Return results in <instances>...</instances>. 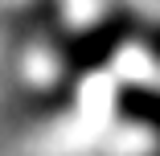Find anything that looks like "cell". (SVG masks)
<instances>
[{
    "label": "cell",
    "mask_w": 160,
    "mask_h": 156,
    "mask_svg": "<svg viewBox=\"0 0 160 156\" xmlns=\"http://www.w3.org/2000/svg\"><path fill=\"white\" fill-rule=\"evenodd\" d=\"M119 107H123V115L148 123V128H160V90H123Z\"/></svg>",
    "instance_id": "1"
}]
</instances>
